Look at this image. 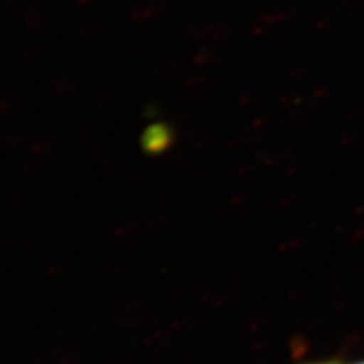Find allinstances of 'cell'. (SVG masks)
Segmentation results:
<instances>
[{
    "instance_id": "cell-2",
    "label": "cell",
    "mask_w": 364,
    "mask_h": 364,
    "mask_svg": "<svg viewBox=\"0 0 364 364\" xmlns=\"http://www.w3.org/2000/svg\"><path fill=\"white\" fill-rule=\"evenodd\" d=\"M357 364H364V361H360V363H357Z\"/></svg>"
},
{
    "instance_id": "cell-1",
    "label": "cell",
    "mask_w": 364,
    "mask_h": 364,
    "mask_svg": "<svg viewBox=\"0 0 364 364\" xmlns=\"http://www.w3.org/2000/svg\"><path fill=\"white\" fill-rule=\"evenodd\" d=\"M311 364H341V363H336V361H325V363H311Z\"/></svg>"
}]
</instances>
